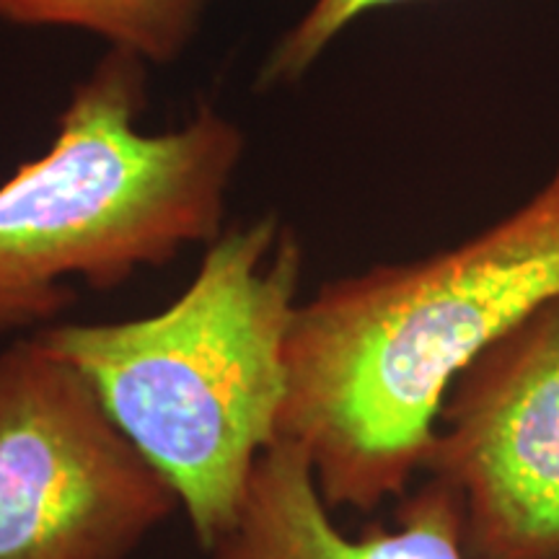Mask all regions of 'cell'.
Returning <instances> with one entry per match:
<instances>
[{
	"label": "cell",
	"instance_id": "obj_1",
	"mask_svg": "<svg viewBox=\"0 0 559 559\" xmlns=\"http://www.w3.org/2000/svg\"><path fill=\"white\" fill-rule=\"evenodd\" d=\"M559 298V166L506 218L415 262L321 285L296 306L280 438L306 451L330 508L409 492L469 362Z\"/></svg>",
	"mask_w": 559,
	"mask_h": 559
},
{
	"label": "cell",
	"instance_id": "obj_2",
	"mask_svg": "<svg viewBox=\"0 0 559 559\" xmlns=\"http://www.w3.org/2000/svg\"><path fill=\"white\" fill-rule=\"evenodd\" d=\"M300 272L296 230L262 215L223 228L164 311L34 332L171 481L202 549L234 523L257 459L280 438Z\"/></svg>",
	"mask_w": 559,
	"mask_h": 559
},
{
	"label": "cell",
	"instance_id": "obj_3",
	"mask_svg": "<svg viewBox=\"0 0 559 559\" xmlns=\"http://www.w3.org/2000/svg\"><path fill=\"white\" fill-rule=\"evenodd\" d=\"M145 62L109 50L70 94L50 148L0 185V337L39 332L75 300L215 241L243 132L210 104L143 132Z\"/></svg>",
	"mask_w": 559,
	"mask_h": 559
},
{
	"label": "cell",
	"instance_id": "obj_4",
	"mask_svg": "<svg viewBox=\"0 0 559 559\" xmlns=\"http://www.w3.org/2000/svg\"><path fill=\"white\" fill-rule=\"evenodd\" d=\"M179 506L73 362L0 353V559H128Z\"/></svg>",
	"mask_w": 559,
	"mask_h": 559
},
{
	"label": "cell",
	"instance_id": "obj_5",
	"mask_svg": "<svg viewBox=\"0 0 559 559\" xmlns=\"http://www.w3.org/2000/svg\"><path fill=\"white\" fill-rule=\"evenodd\" d=\"M423 472L464 502L477 559H559V298L461 370Z\"/></svg>",
	"mask_w": 559,
	"mask_h": 559
},
{
	"label": "cell",
	"instance_id": "obj_6",
	"mask_svg": "<svg viewBox=\"0 0 559 559\" xmlns=\"http://www.w3.org/2000/svg\"><path fill=\"white\" fill-rule=\"evenodd\" d=\"M330 510L306 451L277 438L257 459L234 523L205 549L207 559H477L466 547L464 502L436 477L402 495L391 528L347 536Z\"/></svg>",
	"mask_w": 559,
	"mask_h": 559
},
{
	"label": "cell",
	"instance_id": "obj_7",
	"mask_svg": "<svg viewBox=\"0 0 559 559\" xmlns=\"http://www.w3.org/2000/svg\"><path fill=\"white\" fill-rule=\"evenodd\" d=\"M210 0H0V21L29 29H81L143 62L177 60Z\"/></svg>",
	"mask_w": 559,
	"mask_h": 559
},
{
	"label": "cell",
	"instance_id": "obj_8",
	"mask_svg": "<svg viewBox=\"0 0 559 559\" xmlns=\"http://www.w3.org/2000/svg\"><path fill=\"white\" fill-rule=\"evenodd\" d=\"M400 3L412 0H313L311 9L277 39L262 68L260 86L270 88L298 81L349 24L370 11Z\"/></svg>",
	"mask_w": 559,
	"mask_h": 559
}]
</instances>
